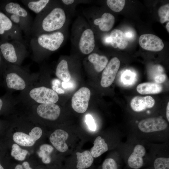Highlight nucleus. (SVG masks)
Returning a JSON list of instances; mask_svg holds the SVG:
<instances>
[{
  "instance_id": "obj_19",
  "label": "nucleus",
  "mask_w": 169,
  "mask_h": 169,
  "mask_svg": "<svg viewBox=\"0 0 169 169\" xmlns=\"http://www.w3.org/2000/svg\"><path fill=\"white\" fill-rule=\"evenodd\" d=\"M136 89L137 92L141 95L154 94L161 92L163 87L159 84L148 82L139 84Z\"/></svg>"
},
{
  "instance_id": "obj_9",
  "label": "nucleus",
  "mask_w": 169,
  "mask_h": 169,
  "mask_svg": "<svg viewBox=\"0 0 169 169\" xmlns=\"http://www.w3.org/2000/svg\"><path fill=\"white\" fill-rule=\"evenodd\" d=\"M42 134V129L39 127H35L31 130L29 135L23 132L15 133L13 136V139L15 143L20 146H31L40 138Z\"/></svg>"
},
{
  "instance_id": "obj_40",
  "label": "nucleus",
  "mask_w": 169,
  "mask_h": 169,
  "mask_svg": "<svg viewBox=\"0 0 169 169\" xmlns=\"http://www.w3.org/2000/svg\"><path fill=\"white\" fill-rule=\"evenodd\" d=\"M0 169H4L3 167L2 166L0 163Z\"/></svg>"
},
{
  "instance_id": "obj_27",
  "label": "nucleus",
  "mask_w": 169,
  "mask_h": 169,
  "mask_svg": "<svg viewBox=\"0 0 169 169\" xmlns=\"http://www.w3.org/2000/svg\"><path fill=\"white\" fill-rule=\"evenodd\" d=\"M28 152L27 150L21 148L17 144H14L12 146L11 155L15 159L18 161L24 160Z\"/></svg>"
},
{
  "instance_id": "obj_36",
  "label": "nucleus",
  "mask_w": 169,
  "mask_h": 169,
  "mask_svg": "<svg viewBox=\"0 0 169 169\" xmlns=\"http://www.w3.org/2000/svg\"><path fill=\"white\" fill-rule=\"evenodd\" d=\"M62 1L64 4L67 5L71 4L74 2V0H62Z\"/></svg>"
},
{
  "instance_id": "obj_17",
  "label": "nucleus",
  "mask_w": 169,
  "mask_h": 169,
  "mask_svg": "<svg viewBox=\"0 0 169 169\" xmlns=\"http://www.w3.org/2000/svg\"><path fill=\"white\" fill-rule=\"evenodd\" d=\"M109 41L112 47L120 49H124L128 45V39L125 34L118 29H114L111 32Z\"/></svg>"
},
{
  "instance_id": "obj_23",
  "label": "nucleus",
  "mask_w": 169,
  "mask_h": 169,
  "mask_svg": "<svg viewBox=\"0 0 169 169\" xmlns=\"http://www.w3.org/2000/svg\"><path fill=\"white\" fill-rule=\"evenodd\" d=\"M89 61L92 63L95 70L100 72L103 70L108 62V59L106 57L100 55L96 53L90 54L88 58Z\"/></svg>"
},
{
  "instance_id": "obj_20",
  "label": "nucleus",
  "mask_w": 169,
  "mask_h": 169,
  "mask_svg": "<svg viewBox=\"0 0 169 169\" xmlns=\"http://www.w3.org/2000/svg\"><path fill=\"white\" fill-rule=\"evenodd\" d=\"M115 22V18L111 14L105 13L101 17L95 19L94 24L99 26L100 29L103 31H108L113 27Z\"/></svg>"
},
{
  "instance_id": "obj_30",
  "label": "nucleus",
  "mask_w": 169,
  "mask_h": 169,
  "mask_svg": "<svg viewBox=\"0 0 169 169\" xmlns=\"http://www.w3.org/2000/svg\"><path fill=\"white\" fill-rule=\"evenodd\" d=\"M158 14L160 18V22L163 23L169 20V4L168 3L161 7L159 9Z\"/></svg>"
},
{
  "instance_id": "obj_25",
  "label": "nucleus",
  "mask_w": 169,
  "mask_h": 169,
  "mask_svg": "<svg viewBox=\"0 0 169 169\" xmlns=\"http://www.w3.org/2000/svg\"><path fill=\"white\" fill-rule=\"evenodd\" d=\"M49 1V0H38L22 2L30 10L38 14L43 11Z\"/></svg>"
},
{
  "instance_id": "obj_16",
  "label": "nucleus",
  "mask_w": 169,
  "mask_h": 169,
  "mask_svg": "<svg viewBox=\"0 0 169 169\" xmlns=\"http://www.w3.org/2000/svg\"><path fill=\"white\" fill-rule=\"evenodd\" d=\"M155 104L154 99L150 96L134 97L130 102L131 109L136 112H140L153 107Z\"/></svg>"
},
{
  "instance_id": "obj_28",
  "label": "nucleus",
  "mask_w": 169,
  "mask_h": 169,
  "mask_svg": "<svg viewBox=\"0 0 169 169\" xmlns=\"http://www.w3.org/2000/svg\"><path fill=\"white\" fill-rule=\"evenodd\" d=\"M125 3L124 0H107L106 3L108 7L112 11L118 12L122 10Z\"/></svg>"
},
{
  "instance_id": "obj_26",
  "label": "nucleus",
  "mask_w": 169,
  "mask_h": 169,
  "mask_svg": "<svg viewBox=\"0 0 169 169\" xmlns=\"http://www.w3.org/2000/svg\"><path fill=\"white\" fill-rule=\"evenodd\" d=\"M54 150L53 146L48 144L41 145L37 152L39 157L42 158V162L45 164H49L51 161L50 155Z\"/></svg>"
},
{
  "instance_id": "obj_22",
  "label": "nucleus",
  "mask_w": 169,
  "mask_h": 169,
  "mask_svg": "<svg viewBox=\"0 0 169 169\" xmlns=\"http://www.w3.org/2000/svg\"><path fill=\"white\" fill-rule=\"evenodd\" d=\"M94 146L90 149V152L93 157L101 156L108 150L107 144L100 136L97 137L94 142Z\"/></svg>"
},
{
  "instance_id": "obj_14",
  "label": "nucleus",
  "mask_w": 169,
  "mask_h": 169,
  "mask_svg": "<svg viewBox=\"0 0 169 169\" xmlns=\"http://www.w3.org/2000/svg\"><path fill=\"white\" fill-rule=\"evenodd\" d=\"M37 112L41 117L54 120L59 116L60 109L58 105L55 104H42L38 107Z\"/></svg>"
},
{
  "instance_id": "obj_18",
  "label": "nucleus",
  "mask_w": 169,
  "mask_h": 169,
  "mask_svg": "<svg viewBox=\"0 0 169 169\" xmlns=\"http://www.w3.org/2000/svg\"><path fill=\"white\" fill-rule=\"evenodd\" d=\"M5 81L7 87L9 89L18 90L24 89L26 83L23 79L17 74L10 73L7 74Z\"/></svg>"
},
{
  "instance_id": "obj_21",
  "label": "nucleus",
  "mask_w": 169,
  "mask_h": 169,
  "mask_svg": "<svg viewBox=\"0 0 169 169\" xmlns=\"http://www.w3.org/2000/svg\"><path fill=\"white\" fill-rule=\"evenodd\" d=\"M78 169H85L90 167L92 164L94 158L90 152L86 150L82 152H76Z\"/></svg>"
},
{
  "instance_id": "obj_8",
  "label": "nucleus",
  "mask_w": 169,
  "mask_h": 169,
  "mask_svg": "<svg viewBox=\"0 0 169 169\" xmlns=\"http://www.w3.org/2000/svg\"><path fill=\"white\" fill-rule=\"evenodd\" d=\"M120 65L119 59L112 58L104 69L102 73L100 84L104 88L110 86L114 82Z\"/></svg>"
},
{
  "instance_id": "obj_38",
  "label": "nucleus",
  "mask_w": 169,
  "mask_h": 169,
  "mask_svg": "<svg viewBox=\"0 0 169 169\" xmlns=\"http://www.w3.org/2000/svg\"><path fill=\"white\" fill-rule=\"evenodd\" d=\"M3 101L2 98H0V111L1 110L3 105Z\"/></svg>"
},
{
  "instance_id": "obj_33",
  "label": "nucleus",
  "mask_w": 169,
  "mask_h": 169,
  "mask_svg": "<svg viewBox=\"0 0 169 169\" xmlns=\"http://www.w3.org/2000/svg\"><path fill=\"white\" fill-rule=\"evenodd\" d=\"M14 169H33L30 166L28 162L26 161L23 162L22 164L17 165Z\"/></svg>"
},
{
  "instance_id": "obj_12",
  "label": "nucleus",
  "mask_w": 169,
  "mask_h": 169,
  "mask_svg": "<svg viewBox=\"0 0 169 169\" xmlns=\"http://www.w3.org/2000/svg\"><path fill=\"white\" fill-rule=\"evenodd\" d=\"M146 152L145 149L143 146L137 145L127 160V164L129 167L132 169H139L143 167L144 165L143 157Z\"/></svg>"
},
{
  "instance_id": "obj_13",
  "label": "nucleus",
  "mask_w": 169,
  "mask_h": 169,
  "mask_svg": "<svg viewBox=\"0 0 169 169\" xmlns=\"http://www.w3.org/2000/svg\"><path fill=\"white\" fill-rule=\"evenodd\" d=\"M69 137V134L65 131L61 129L55 131L51 135L49 140L52 145L59 151L64 152L68 148L65 142Z\"/></svg>"
},
{
  "instance_id": "obj_4",
  "label": "nucleus",
  "mask_w": 169,
  "mask_h": 169,
  "mask_svg": "<svg viewBox=\"0 0 169 169\" xmlns=\"http://www.w3.org/2000/svg\"><path fill=\"white\" fill-rule=\"evenodd\" d=\"M21 31L0 9V40L22 42Z\"/></svg>"
},
{
  "instance_id": "obj_1",
  "label": "nucleus",
  "mask_w": 169,
  "mask_h": 169,
  "mask_svg": "<svg viewBox=\"0 0 169 169\" xmlns=\"http://www.w3.org/2000/svg\"><path fill=\"white\" fill-rule=\"evenodd\" d=\"M66 19L64 10L61 8H55L44 18L37 16L33 23L30 33L34 37L43 32H51L59 29L64 25Z\"/></svg>"
},
{
  "instance_id": "obj_37",
  "label": "nucleus",
  "mask_w": 169,
  "mask_h": 169,
  "mask_svg": "<svg viewBox=\"0 0 169 169\" xmlns=\"http://www.w3.org/2000/svg\"><path fill=\"white\" fill-rule=\"evenodd\" d=\"M56 91L59 94H64V90L60 88H58L56 90Z\"/></svg>"
},
{
  "instance_id": "obj_35",
  "label": "nucleus",
  "mask_w": 169,
  "mask_h": 169,
  "mask_svg": "<svg viewBox=\"0 0 169 169\" xmlns=\"http://www.w3.org/2000/svg\"><path fill=\"white\" fill-rule=\"evenodd\" d=\"M166 115L167 119L168 121H169V102L167 103L166 108Z\"/></svg>"
},
{
  "instance_id": "obj_6",
  "label": "nucleus",
  "mask_w": 169,
  "mask_h": 169,
  "mask_svg": "<svg viewBox=\"0 0 169 169\" xmlns=\"http://www.w3.org/2000/svg\"><path fill=\"white\" fill-rule=\"evenodd\" d=\"M29 95L36 102L41 104H54L59 99L55 91L44 86L33 89L30 91Z\"/></svg>"
},
{
  "instance_id": "obj_34",
  "label": "nucleus",
  "mask_w": 169,
  "mask_h": 169,
  "mask_svg": "<svg viewBox=\"0 0 169 169\" xmlns=\"http://www.w3.org/2000/svg\"><path fill=\"white\" fill-rule=\"evenodd\" d=\"M166 77L165 74H161L156 77L155 80L156 83L161 84L164 82L166 80Z\"/></svg>"
},
{
  "instance_id": "obj_3",
  "label": "nucleus",
  "mask_w": 169,
  "mask_h": 169,
  "mask_svg": "<svg viewBox=\"0 0 169 169\" xmlns=\"http://www.w3.org/2000/svg\"><path fill=\"white\" fill-rule=\"evenodd\" d=\"M64 39V36L61 32L51 33H43L33 37L30 41L32 49L34 51L45 49L53 51L58 49Z\"/></svg>"
},
{
  "instance_id": "obj_31",
  "label": "nucleus",
  "mask_w": 169,
  "mask_h": 169,
  "mask_svg": "<svg viewBox=\"0 0 169 169\" xmlns=\"http://www.w3.org/2000/svg\"><path fill=\"white\" fill-rule=\"evenodd\" d=\"M117 162L112 158H108L103 161L102 169H118Z\"/></svg>"
},
{
  "instance_id": "obj_5",
  "label": "nucleus",
  "mask_w": 169,
  "mask_h": 169,
  "mask_svg": "<svg viewBox=\"0 0 169 169\" xmlns=\"http://www.w3.org/2000/svg\"><path fill=\"white\" fill-rule=\"evenodd\" d=\"M26 49L23 42L15 40L3 41L0 40V52L3 59L13 63L18 60L17 53Z\"/></svg>"
},
{
  "instance_id": "obj_24",
  "label": "nucleus",
  "mask_w": 169,
  "mask_h": 169,
  "mask_svg": "<svg viewBox=\"0 0 169 169\" xmlns=\"http://www.w3.org/2000/svg\"><path fill=\"white\" fill-rule=\"evenodd\" d=\"M55 74L57 77L64 82H68L70 80L71 76L68 69L67 61L65 60H62L58 64Z\"/></svg>"
},
{
  "instance_id": "obj_10",
  "label": "nucleus",
  "mask_w": 169,
  "mask_h": 169,
  "mask_svg": "<svg viewBox=\"0 0 169 169\" xmlns=\"http://www.w3.org/2000/svg\"><path fill=\"white\" fill-rule=\"evenodd\" d=\"M167 123L164 119L160 117H151L141 120L138 124L139 130L145 133L158 131L166 129Z\"/></svg>"
},
{
  "instance_id": "obj_11",
  "label": "nucleus",
  "mask_w": 169,
  "mask_h": 169,
  "mask_svg": "<svg viewBox=\"0 0 169 169\" xmlns=\"http://www.w3.org/2000/svg\"><path fill=\"white\" fill-rule=\"evenodd\" d=\"M138 41L141 47L147 50L159 51L164 47L162 40L157 36L152 34L141 35L139 38Z\"/></svg>"
},
{
  "instance_id": "obj_41",
  "label": "nucleus",
  "mask_w": 169,
  "mask_h": 169,
  "mask_svg": "<svg viewBox=\"0 0 169 169\" xmlns=\"http://www.w3.org/2000/svg\"><path fill=\"white\" fill-rule=\"evenodd\" d=\"M43 169L41 168V169Z\"/></svg>"
},
{
  "instance_id": "obj_15",
  "label": "nucleus",
  "mask_w": 169,
  "mask_h": 169,
  "mask_svg": "<svg viewBox=\"0 0 169 169\" xmlns=\"http://www.w3.org/2000/svg\"><path fill=\"white\" fill-rule=\"evenodd\" d=\"M95 47V40L93 32L90 29L85 30L80 37L79 47L81 52L84 54L90 53Z\"/></svg>"
},
{
  "instance_id": "obj_39",
  "label": "nucleus",
  "mask_w": 169,
  "mask_h": 169,
  "mask_svg": "<svg viewBox=\"0 0 169 169\" xmlns=\"http://www.w3.org/2000/svg\"><path fill=\"white\" fill-rule=\"evenodd\" d=\"M166 30L168 32V33L169 32V22H168L167 23L166 25Z\"/></svg>"
},
{
  "instance_id": "obj_29",
  "label": "nucleus",
  "mask_w": 169,
  "mask_h": 169,
  "mask_svg": "<svg viewBox=\"0 0 169 169\" xmlns=\"http://www.w3.org/2000/svg\"><path fill=\"white\" fill-rule=\"evenodd\" d=\"M153 166L154 169H169V158L158 157L155 159Z\"/></svg>"
},
{
  "instance_id": "obj_7",
  "label": "nucleus",
  "mask_w": 169,
  "mask_h": 169,
  "mask_svg": "<svg viewBox=\"0 0 169 169\" xmlns=\"http://www.w3.org/2000/svg\"><path fill=\"white\" fill-rule=\"evenodd\" d=\"M91 93L90 89L82 87L77 91L73 96L71 106L76 112L82 113L87 110L89 105Z\"/></svg>"
},
{
  "instance_id": "obj_2",
  "label": "nucleus",
  "mask_w": 169,
  "mask_h": 169,
  "mask_svg": "<svg viewBox=\"0 0 169 169\" xmlns=\"http://www.w3.org/2000/svg\"><path fill=\"white\" fill-rule=\"evenodd\" d=\"M0 9L21 31L30 34L33 23L28 11L19 4L9 1H2Z\"/></svg>"
},
{
  "instance_id": "obj_32",
  "label": "nucleus",
  "mask_w": 169,
  "mask_h": 169,
  "mask_svg": "<svg viewBox=\"0 0 169 169\" xmlns=\"http://www.w3.org/2000/svg\"><path fill=\"white\" fill-rule=\"evenodd\" d=\"M86 122L89 129L92 131H95L96 129V126L94 119L91 115L89 114L85 116Z\"/></svg>"
}]
</instances>
